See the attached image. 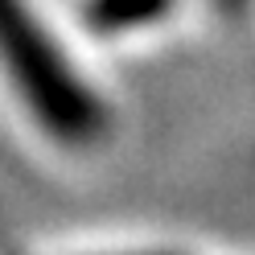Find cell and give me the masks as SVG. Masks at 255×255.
I'll return each instance as SVG.
<instances>
[{
    "label": "cell",
    "instance_id": "obj_1",
    "mask_svg": "<svg viewBox=\"0 0 255 255\" xmlns=\"http://www.w3.org/2000/svg\"><path fill=\"white\" fill-rule=\"evenodd\" d=\"M0 58L50 132L66 140H87L99 132V107L62 66V54L41 33V21H33L25 0H0Z\"/></svg>",
    "mask_w": 255,
    "mask_h": 255
},
{
    "label": "cell",
    "instance_id": "obj_2",
    "mask_svg": "<svg viewBox=\"0 0 255 255\" xmlns=\"http://www.w3.org/2000/svg\"><path fill=\"white\" fill-rule=\"evenodd\" d=\"M173 0H91V29L95 33H128L156 21Z\"/></svg>",
    "mask_w": 255,
    "mask_h": 255
}]
</instances>
